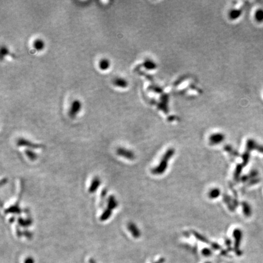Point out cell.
<instances>
[{
  "mask_svg": "<svg viewBox=\"0 0 263 263\" xmlns=\"http://www.w3.org/2000/svg\"><path fill=\"white\" fill-rule=\"evenodd\" d=\"M44 42L41 39H37L34 41L33 43V46L36 50L37 51H42L44 48Z\"/></svg>",
  "mask_w": 263,
  "mask_h": 263,
  "instance_id": "5bb4252c",
  "label": "cell"
},
{
  "mask_svg": "<svg viewBox=\"0 0 263 263\" xmlns=\"http://www.w3.org/2000/svg\"><path fill=\"white\" fill-rule=\"evenodd\" d=\"M254 17L257 23H263V9L262 8L258 9L255 12Z\"/></svg>",
  "mask_w": 263,
  "mask_h": 263,
  "instance_id": "9a60e30c",
  "label": "cell"
},
{
  "mask_svg": "<svg viewBox=\"0 0 263 263\" xmlns=\"http://www.w3.org/2000/svg\"><path fill=\"white\" fill-rule=\"evenodd\" d=\"M16 231H17V236H19V237H21L22 235H23V233L21 231V230L19 228V227H17V230H16Z\"/></svg>",
  "mask_w": 263,
  "mask_h": 263,
  "instance_id": "83f0119b",
  "label": "cell"
},
{
  "mask_svg": "<svg viewBox=\"0 0 263 263\" xmlns=\"http://www.w3.org/2000/svg\"><path fill=\"white\" fill-rule=\"evenodd\" d=\"M23 235L27 238H28L29 239H30L32 238V236H33V235H32V233H30V231H27V230H26V231H24V232H23Z\"/></svg>",
  "mask_w": 263,
  "mask_h": 263,
  "instance_id": "d4e9b609",
  "label": "cell"
},
{
  "mask_svg": "<svg viewBox=\"0 0 263 263\" xmlns=\"http://www.w3.org/2000/svg\"><path fill=\"white\" fill-rule=\"evenodd\" d=\"M205 263H211V262H206Z\"/></svg>",
  "mask_w": 263,
  "mask_h": 263,
  "instance_id": "d6a6232c",
  "label": "cell"
},
{
  "mask_svg": "<svg viewBox=\"0 0 263 263\" xmlns=\"http://www.w3.org/2000/svg\"><path fill=\"white\" fill-rule=\"evenodd\" d=\"M18 222H19V225L21 227H29L32 224V220L30 219H24L23 218H19L18 220Z\"/></svg>",
  "mask_w": 263,
  "mask_h": 263,
  "instance_id": "ffe728a7",
  "label": "cell"
},
{
  "mask_svg": "<svg viewBox=\"0 0 263 263\" xmlns=\"http://www.w3.org/2000/svg\"><path fill=\"white\" fill-rule=\"evenodd\" d=\"M5 213H13V214H20L21 213V210L19 207L18 204L11 206L5 210Z\"/></svg>",
  "mask_w": 263,
  "mask_h": 263,
  "instance_id": "4fadbf2b",
  "label": "cell"
},
{
  "mask_svg": "<svg viewBox=\"0 0 263 263\" xmlns=\"http://www.w3.org/2000/svg\"><path fill=\"white\" fill-rule=\"evenodd\" d=\"M113 84L115 87L125 88L128 86V82L122 77H116L113 81Z\"/></svg>",
  "mask_w": 263,
  "mask_h": 263,
  "instance_id": "9c48e42d",
  "label": "cell"
},
{
  "mask_svg": "<svg viewBox=\"0 0 263 263\" xmlns=\"http://www.w3.org/2000/svg\"><path fill=\"white\" fill-rule=\"evenodd\" d=\"M242 208H243V212L244 213V214L246 216H250L251 214V208H250V206L247 204V203L244 202L242 204Z\"/></svg>",
  "mask_w": 263,
  "mask_h": 263,
  "instance_id": "44dd1931",
  "label": "cell"
},
{
  "mask_svg": "<svg viewBox=\"0 0 263 263\" xmlns=\"http://www.w3.org/2000/svg\"><path fill=\"white\" fill-rule=\"evenodd\" d=\"M225 242H226V244H227V245H228V246H229V245H231V241H230V240H229V239H227V240H226Z\"/></svg>",
  "mask_w": 263,
  "mask_h": 263,
  "instance_id": "4dcf8cb0",
  "label": "cell"
},
{
  "mask_svg": "<svg viewBox=\"0 0 263 263\" xmlns=\"http://www.w3.org/2000/svg\"><path fill=\"white\" fill-rule=\"evenodd\" d=\"M82 109V103L79 99H75L71 103L69 110V116L71 119H74Z\"/></svg>",
  "mask_w": 263,
  "mask_h": 263,
  "instance_id": "7a4b0ae2",
  "label": "cell"
},
{
  "mask_svg": "<svg viewBox=\"0 0 263 263\" xmlns=\"http://www.w3.org/2000/svg\"><path fill=\"white\" fill-rule=\"evenodd\" d=\"M233 236L235 238V250L238 255H241L239 250V246L242 239V231L241 230L236 228L233 232Z\"/></svg>",
  "mask_w": 263,
  "mask_h": 263,
  "instance_id": "277c9868",
  "label": "cell"
},
{
  "mask_svg": "<svg viewBox=\"0 0 263 263\" xmlns=\"http://www.w3.org/2000/svg\"><path fill=\"white\" fill-rule=\"evenodd\" d=\"M221 195V190L218 188H213L208 193V196L211 199H217Z\"/></svg>",
  "mask_w": 263,
  "mask_h": 263,
  "instance_id": "7c38bea8",
  "label": "cell"
},
{
  "mask_svg": "<svg viewBox=\"0 0 263 263\" xmlns=\"http://www.w3.org/2000/svg\"><path fill=\"white\" fill-rule=\"evenodd\" d=\"M118 206V201L113 196H110L107 199V208L113 210Z\"/></svg>",
  "mask_w": 263,
  "mask_h": 263,
  "instance_id": "30bf717a",
  "label": "cell"
},
{
  "mask_svg": "<svg viewBox=\"0 0 263 263\" xmlns=\"http://www.w3.org/2000/svg\"><path fill=\"white\" fill-rule=\"evenodd\" d=\"M89 263H96V261L93 259H90V260H89Z\"/></svg>",
  "mask_w": 263,
  "mask_h": 263,
  "instance_id": "1f68e13d",
  "label": "cell"
},
{
  "mask_svg": "<svg viewBox=\"0 0 263 263\" xmlns=\"http://www.w3.org/2000/svg\"><path fill=\"white\" fill-rule=\"evenodd\" d=\"M165 259L164 258H160L159 261H157V262H156L155 263H164Z\"/></svg>",
  "mask_w": 263,
  "mask_h": 263,
  "instance_id": "f546056e",
  "label": "cell"
},
{
  "mask_svg": "<svg viewBox=\"0 0 263 263\" xmlns=\"http://www.w3.org/2000/svg\"><path fill=\"white\" fill-rule=\"evenodd\" d=\"M193 234H194V235L196 237V238H197L198 240H199V241H202V242H206V243H208V240H207L204 236H203L202 235H200L199 233H197V232H196V231H193Z\"/></svg>",
  "mask_w": 263,
  "mask_h": 263,
  "instance_id": "603a6c76",
  "label": "cell"
},
{
  "mask_svg": "<svg viewBox=\"0 0 263 263\" xmlns=\"http://www.w3.org/2000/svg\"><path fill=\"white\" fill-rule=\"evenodd\" d=\"M225 135L222 133H213L209 137V142L212 145L221 144L225 140Z\"/></svg>",
  "mask_w": 263,
  "mask_h": 263,
  "instance_id": "8992f818",
  "label": "cell"
},
{
  "mask_svg": "<svg viewBox=\"0 0 263 263\" xmlns=\"http://www.w3.org/2000/svg\"><path fill=\"white\" fill-rule=\"evenodd\" d=\"M143 66L145 67L146 69L150 70L156 69V68L157 67L156 63L153 62L152 60H145V61L143 63Z\"/></svg>",
  "mask_w": 263,
  "mask_h": 263,
  "instance_id": "ac0fdd59",
  "label": "cell"
},
{
  "mask_svg": "<svg viewBox=\"0 0 263 263\" xmlns=\"http://www.w3.org/2000/svg\"><path fill=\"white\" fill-rule=\"evenodd\" d=\"M17 145L19 146L27 147L30 149H40L43 148L44 146L42 144H39L36 143H33L30 141H29L24 138H20L17 141Z\"/></svg>",
  "mask_w": 263,
  "mask_h": 263,
  "instance_id": "3957f363",
  "label": "cell"
},
{
  "mask_svg": "<svg viewBox=\"0 0 263 263\" xmlns=\"http://www.w3.org/2000/svg\"><path fill=\"white\" fill-rule=\"evenodd\" d=\"M106 194H107V190H106L105 189H104V190L102 191V193H101V197H104L106 196Z\"/></svg>",
  "mask_w": 263,
  "mask_h": 263,
  "instance_id": "f1b7e54d",
  "label": "cell"
},
{
  "mask_svg": "<svg viewBox=\"0 0 263 263\" xmlns=\"http://www.w3.org/2000/svg\"><path fill=\"white\" fill-rule=\"evenodd\" d=\"M202 253L204 256L207 257V256H210L212 255V252H211V249H210L208 248H204L202 250Z\"/></svg>",
  "mask_w": 263,
  "mask_h": 263,
  "instance_id": "cb8c5ba5",
  "label": "cell"
},
{
  "mask_svg": "<svg viewBox=\"0 0 263 263\" xmlns=\"http://www.w3.org/2000/svg\"><path fill=\"white\" fill-rule=\"evenodd\" d=\"M101 184V180L99 177H95L92 180L90 187L89 188V192L90 193H95L99 188Z\"/></svg>",
  "mask_w": 263,
  "mask_h": 263,
  "instance_id": "ba28073f",
  "label": "cell"
},
{
  "mask_svg": "<svg viewBox=\"0 0 263 263\" xmlns=\"http://www.w3.org/2000/svg\"><path fill=\"white\" fill-rule=\"evenodd\" d=\"M175 153V150L173 148H170L164 153L159 164L152 170V173L154 175L163 174L168 167L169 160L171 159Z\"/></svg>",
  "mask_w": 263,
  "mask_h": 263,
  "instance_id": "6da1fadb",
  "label": "cell"
},
{
  "mask_svg": "<svg viewBox=\"0 0 263 263\" xmlns=\"http://www.w3.org/2000/svg\"><path fill=\"white\" fill-rule=\"evenodd\" d=\"M116 153L120 157H124L128 160H132L135 158V155L132 151L125 148H118L116 150Z\"/></svg>",
  "mask_w": 263,
  "mask_h": 263,
  "instance_id": "5b68a950",
  "label": "cell"
},
{
  "mask_svg": "<svg viewBox=\"0 0 263 263\" xmlns=\"http://www.w3.org/2000/svg\"><path fill=\"white\" fill-rule=\"evenodd\" d=\"M211 247H212L213 249H214L215 250H219L221 249V247L216 243H213L211 244Z\"/></svg>",
  "mask_w": 263,
  "mask_h": 263,
  "instance_id": "484cf974",
  "label": "cell"
},
{
  "mask_svg": "<svg viewBox=\"0 0 263 263\" xmlns=\"http://www.w3.org/2000/svg\"><path fill=\"white\" fill-rule=\"evenodd\" d=\"M11 56L10 52L8 50V48L5 46H3L1 48V60L4 58V57L6 56Z\"/></svg>",
  "mask_w": 263,
  "mask_h": 263,
  "instance_id": "7402d4cb",
  "label": "cell"
},
{
  "mask_svg": "<svg viewBox=\"0 0 263 263\" xmlns=\"http://www.w3.org/2000/svg\"><path fill=\"white\" fill-rule=\"evenodd\" d=\"M34 259L30 257L27 258L24 261V263H34Z\"/></svg>",
  "mask_w": 263,
  "mask_h": 263,
  "instance_id": "4316f807",
  "label": "cell"
},
{
  "mask_svg": "<svg viewBox=\"0 0 263 263\" xmlns=\"http://www.w3.org/2000/svg\"><path fill=\"white\" fill-rule=\"evenodd\" d=\"M128 230L130 232L131 235L135 238H138L141 236L140 230H139L137 225L133 222H129L127 225Z\"/></svg>",
  "mask_w": 263,
  "mask_h": 263,
  "instance_id": "52a82bcc",
  "label": "cell"
},
{
  "mask_svg": "<svg viewBox=\"0 0 263 263\" xmlns=\"http://www.w3.org/2000/svg\"><path fill=\"white\" fill-rule=\"evenodd\" d=\"M110 66V61L109 59H102L100 60L99 63V67L101 70L102 71H106L109 68Z\"/></svg>",
  "mask_w": 263,
  "mask_h": 263,
  "instance_id": "8fae6325",
  "label": "cell"
},
{
  "mask_svg": "<svg viewBox=\"0 0 263 263\" xmlns=\"http://www.w3.org/2000/svg\"><path fill=\"white\" fill-rule=\"evenodd\" d=\"M242 15V10L240 9H233L230 12V17L231 19H237Z\"/></svg>",
  "mask_w": 263,
  "mask_h": 263,
  "instance_id": "e0dca14e",
  "label": "cell"
},
{
  "mask_svg": "<svg viewBox=\"0 0 263 263\" xmlns=\"http://www.w3.org/2000/svg\"><path fill=\"white\" fill-rule=\"evenodd\" d=\"M112 214V210H110L109 208L105 209L104 211V212L102 214V215L101 216L100 221L104 222V221H105L108 220L111 217Z\"/></svg>",
  "mask_w": 263,
  "mask_h": 263,
  "instance_id": "2e32d148",
  "label": "cell"
},
{
  "mask_svg": "<svg viewBox=\"0 0 263 263\" xmlns=\"http://www.w3.org/2000/svg\"><path fill=\"white\" fill-rule=\"evenodd\" d=\"M25 153L27 157L32 161L36 160L37 159V155L36 152H33L31 149H26L25 150Z\"/></svg>",
  "mask_w": 263,
  "mask_h": 263,
  "instance_id": "d6986e66",
  "label": "cell"
}]
</instances>
